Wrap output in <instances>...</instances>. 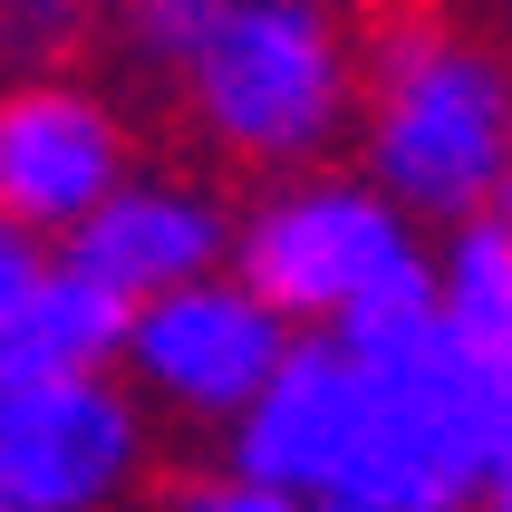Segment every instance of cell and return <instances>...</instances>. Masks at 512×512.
I'll return each mask as SVG.
<instances>
[{
	"label": "cell",
	"instance_id": "1",
	"mask_svg": "<svg viewBox=\"0 0 512 512\" xmlns=\"http://www.w3.org/2000/svg\"><path fill=\"white\" fill-rule=\"evenodd\" d=\"M348 165L387 184L426 232L503 203L512 174V49L464 0L358 10V145Z\"/></svg>",
	"mask_w": 512,
	"mask_h": 512
},
{
	"label": "cell",
	"instance_id": "2",
	"mask_svg": "<svg viewBox=\"0 0 512 512\" xmlns=\"http://www.w3.org/2000/svg\"><path fill=\"white\" fill-rule=\"evenodd\" d=\"M194 165L223 184L339 165L358 145V10L339 0H223L194 58L165 78Z\"/></svg>",
	"mask_w": 512,
	"mask_h": 512
},
{
	"label": "cell",
	"instance_id": "3",
	"mask_svg": "<svg viewBox=\"0 0 512 512\" xmlns=\"http://www.w3.org/2000/svg\"><path fill=\"white\" fill-rule=\"evenodd\" d=\"M232 271L300 339H348V329L435 290V232L358 165H319V174H281V184L242 194Z\"/></svg>",
	"mask_w": 512,
	"mask_h": 512
},
{
	"label": "cell",
	"instance_id": "4",
	"mask_svg": "<svg viewBox=\"0 0 512 512\" xmlns=\"http://www.w3.org/2000/svg\"><path fill=\"white\" fill-rule=\"evenodd\" d=\"M165 484V416L97 377H29L0 387V512H145Z\"/></svg>",
	"mask_w": 512,
	"mask_h": 512
},
{
	"label": "cell",
	"instance_id": "5",
	"mask_svg": "<svg viewBox=\"0 0 512 512\" xmlns=\"http://www.w3.org/2000/svg\"><path fill=\"white\" fill-rule=\"evenodd\" d=\"M145 174V126L116 78H0V223L78 242Z\"/></svg>",
	"mask_w": 512,
	"mask_h": 512
},
{
	"label": "cell",
	"instance_id": "6",
	"mask_svg": "<svg viewBox=\"0 0 512 512\" xmlns=\"http://www.w3.org/2000/svg\"><path fill=\"white\" fill-rule=\"evenodd\" d=\"M290 348H300V329L242 271H223V281L165 290V300L136 310V329H126V387L165 426H194V435L223 445L271 397V377L290 368Z\"/></svg>",
	"mask_w": 512,
	"mask_h": 512
},
{
	"label": "cell",
	"instance_id": "7",
	"mask_svg": "<svg viewBox=\"0 0 512 512\" xmlns=\"http://www.w3.org/2000/svg\"><path fill=\"white\" fill-rule=\"evenodd\" d=\"M232 252H242V194L213 165H145L68 242V261L97 290H116L126 310L165 300V290H194V281H223Z\"/></svg>",
	"mask_w": 512,
	"mask_h": 512
},
{
	"label": "cell",
	"instance_id": "8",
	"mask_svg": "<svg viewBox=\"0 0 512 512\" xmlns=\"http://www.w3.org/2000/svg\"><path fill=\"white\" fill-rule=\"evenodd\" d=\"M358 416H368V368L339 339H300L290 368L271 377V397L223 435V464H242L252 484L300 493V503H339L348 455H358Z\"/></svg>",
	"mask_w": 512,
	"mask_h": 512
},
{
	"label": "cell",
	"instance_id": "9",
	"mask_svg": "<svg viewBox=\"0 0 512 512\" xmlns=\"http://www.w3.org/2000/svg\"><path fill=\"white\" fill-rule=\"evenodd\" d=\"M435 310L474 358L512 368V223L474 213V223L435 232Z\"/></svg>",
	"mask_w": 512,
	"mask_h": 512
},
{
	"label": "cell",
	"instance_id": "10",
	"mask_svg": "<svg viewBox=\"0 0 512 512\" xmlns=\"http://www.w3.org/2000/svg\"><path fill=\"white\" fill-rule=\"evenodd\" d=\"M116 39V0H0V78H87Z\"/></svg>",
	"mask_w": 512,
	"mask_h": 512
},
{
	"label": "cell",
	"instance_id": "11",
	"mask_svg": "<svg viewBox=\"0 0 512 512\" xmlns=\"http://www.w3.org/2000/svg\"><path fill=\"white\" fill-rule=\"evenodd\" d=\"M213 10H223V0H116V39L107 49L165 97V78L194 58V39L213 29Z\"/></svg>",
	"mask_w": 512,
	"mask_h": 512
},
{
	"label": "cell",
	"instance_id": "12",
	"mask_svg": "<svg viewBox=\"0 0 512 512\" xmlns=\"http://www.w3.org/2000/svg\"><path fill=\"white\" fill-rule=\"evenodd\" d=\"M145 512H319V503H300V493H281V484H252L242 464L213 455V464H174Z\"/></svg>",
	"mask_w": 512,
	"mask_h": 512
},
{
	"label": "cell",
	"instance_id": "13",
	"mask_svg": "<svg viewBox=\"0 0 512 512\" xmlns=\"http://www.w3.org/2000/svg\"><path fill=\"white\" fill-rule=\"evenodd\" d=\"M49 271H58V242L0 223V368H10V348H20L29 310H39V290H49Z\"/></svg>",
	"mask_w": 512,
	"mask_h": 512
},
{
	"label": "cell",
	"instance_id": "14",
	"mask_svg": "<svg viewBox=\"0 0 512 512\" xmlns=\"http://www.w3.org/2000/svg\"><path fill=\"white\" fill-rule=\"evenodd\" d=\"M484 512H512V484H493V493H484Z\"/></svg>",
	"mask_w": 512,
	"mask_h": 512
},
{
	"label": "cell",
	"instance_id": "15",
	"mask_svg": "<svg viewBox=\"0 0 512 512\" xmlns=\"http://www.w3.org/2000/svg\"><path fill=\"white\" fill-rule=\"evenodd\" d=\"M319 512H387V503H319Z\"/></svg>",
	"mask_w": 512,
	"mask_h": 512
},
{
	"label": "cell",
	"instance_id": "16",
	"mask_svg": "<svg viewBox=\"0 0 512 512\" xmlns=\"http://www.w3.org/2000/svg\"><path fill=\"white\" fill-rule=\"evenodd\" d=\"M493 213H503V223H512V174H503V203H493Z\"/></svg>",
	"mask_w": 512,
	"mask_h": 512
},
{
	"label": "cell",
	"instance_id": "17",
	"mask_svg": "<svg viewBox=\"0 0 512 512\" xmlns=\"http://www.w3.org/2000/svg\"><path fill=\"white\" fill-rule=\"evenodd\" d=\"M503 49H512V10H503Z\"/></svg>",
	"mask_w": 512,
	"mask_h": 512
},
{
	"label": "cell",
	"instance_id": "18",
	"mask_svg": "<svg viewBox=\"0 0 512 512\" xmlns=\"http://www.w3.org/2000/svg\"><path fill=\"white\" fill-rule=\"evenodd\" d=\"M464 10H484V0H464ZM503 10H512V0H503Z\"/></svg>",
	"mask_w": 512,
	"mask_h": 512
}]
</instances>
